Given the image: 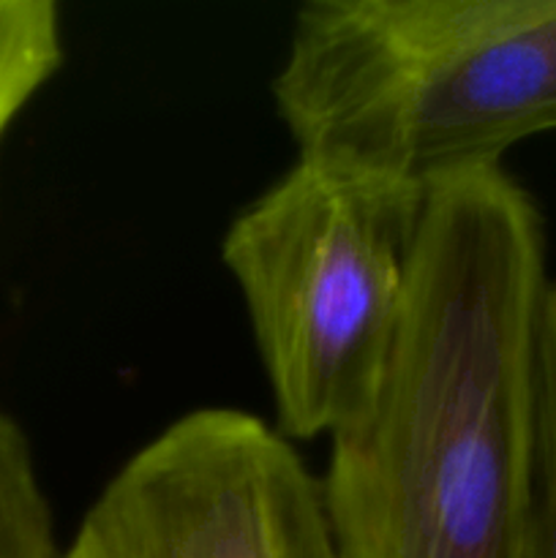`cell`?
Returning <instances> with one entry per match:
<instances>
[{"label": "cell", "instance_id": "6da1fadb", "mask_svg": "<svg viewBox=\"0 0 556 558\" xmlns=\"http://www.w3.org/2000/svg\"><path fill=\"white\" fill-rule=\"evenodd\" d=\"M551 281L505 167L428 191L390 368L319 477L338 558H529Z\"/></svg>", "mask_w": 556, "mask_h": 558}, {"label": "cell", "instance_id": "7a4b0ae2", "mask_svg": "<svg viewBox=\"0 0 556 558\" xmlns=\"http://www.w3.org/2000/svg\"><path fill=\"white\" fill-rule=\"evenodd\" d=\"M270 93L298 156L428 194L556 131V0H309Z\"/></svg>", "mask_w": 556, "mask_h": 558}, {"label": "cell", "instance_id": "3957f363", "mask_svg": "<svg viewBox=\"0 0 556 558\" xmlns=\"http://www.w3.org/2000/svg\"><path fill=\"white\" fill-rule=\"evenodd\" d=\"M428 194L343 163H294L221 238L276 428L330 439L382 390L412 289Z\"/></svg>", "mask_w": 556, "mask_h": 558}, {"label": "cell", "instance_id": "277c9868", "mask_svg": "<svg viewBox=\"0 0 556 558\" xmlns=\"http://www.w3.org/2000/svg\"><path fill=\"white\" fill-rule=\"evenodd\" d=\"M60 558H338L294 441L232 407L185 412L107 480Z\"/></svg>", "mask_w": 556, "mask_h": 558}, {"label": "cell", "instance_id": "5b68a950", "mask_svg": "<svg viewBox=\"0 0 556 558\" xmlns=\"http://www.w3.org/2000/svg\"><path fill=\"white\" fill-rule=\"evenodd\" d=\"M60 65V5L52 0H0V140Z\"/></svg>", "mask_w": 556, "mask_h": 558}, {"label": "cell", "instance_id": "8992f818", "mask_svg": "<svg viewBox=\"0 0 556 558\" xmlns=\"http://www.w3.org/2000/svg\"><path fill=\"white\" fill-rule=\"evenodd\" d=\"M60 550L25 430L0 412V558H60Z\"/></svg>", "mask_w": 556, "mask_h": 558}, {"label": "cell", "instance_id": "52a82bcc", "mask_svg": "<svg viewBox=\"0 0 556 558\" xmlns=\"http://www.w3.org/2000/svg\"><path fill=\"white\" fill-rule=\"evenodd\" d=\"M529 558H556V281L545 298L540 332L537 485Z\"/></svg>", "mask_w": 556, "mask_h": 558}]
</instances>
